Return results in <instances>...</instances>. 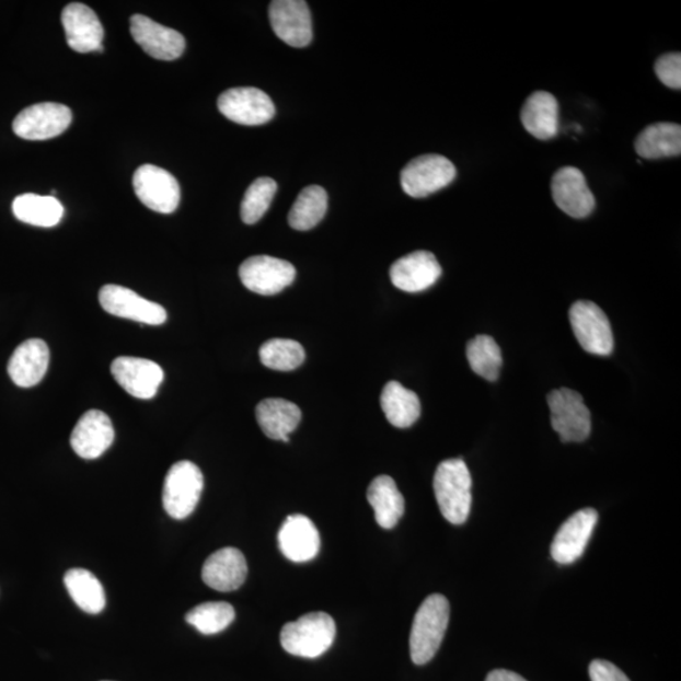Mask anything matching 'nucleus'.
Wrapping results in <instances>:
<instances>
[{"instance_id": "nucleus-18", "label": "nucleus", "mask_w": 681, "mask_h": 681, "mask_svg": "<svg viewBox=\"0 0 681 681\" xmlns=\"http://www.w3.org/2000/svg\"><path fill=\"white\" fill-rule=\"evenodd\" d=\"M597 521L598 512L595 509H584L573 513L555 534L551 550L553 559L558 564H572L578 561L586 551Z\"/></svg>"}, {"instance_id": "nucleus-37", "label": "nucleus", "mask_w": 681, "mask_h": 681, "mask_svg": "<svg viewBox=\"0 0 681 681\" xmlns=\"http://www.w3.org/2000/svg\"><path fill=\"white\" fill-rule=\"evenodd\" d=\"M589 678L592 681H631L616 666L605 660L591 662Z\"/></svg>"}, {"instance_id": "nucleus-17", "label": "nucleus", "mask_w": 681, "mask_h": 681, "mask_svg": "<svg viewBox=\"0 0 681 681\" xmlns=\"http://www.w3.org/2000/svg\"><path fill=\"white\" fill-rule=\"evenodd\" d=\"M112 373L118 383L131 396L152 399L162 384L164 372L160 365L139 357L122 356L112 363Z\"/></svg>"}, {"instance_id": "nucleus-13", "label": "nucleus", "mask_w": 681, "mask_h": 681, "mask_svg": "<svg viewBox=\"0 0 681 681\" xmlns=\"http://www.w3.org/2000/svg\"><path fill=\"white\" fill-rule=\"evenodd\" d=\"M269 20L274 33L288 46L302 48L311 44V12L303 0H274L269 5Z\"/></svg>"}, {"instance_id": "nucleus-21", "label": "nucleus", "mask_w": 681, "mask_h": 681, "mask_svg": "<svg viewBox=\"0 0 681 681\" xmlns=\"http://www.w3.org/2000/svg\"><path fill=\"white\" fill-rule=\"evenodd\" d=\"M278 540L281 553L295 563L312 561L321 547L319 530L304 515H290L279 530Z\"/></svg>"}, {"instance_id": "nucleus-33", "label": "nucleus", "mask_w": 681, "mask_h": 681, "mask_svg": "<svg viewBox=\"0 0 681 681\" xmlns=\"http://www.w3.org/2000/svg\"><path fill=\"white\" fill-rule=\"evenodd\" d=\"M235 620V610L228 602H206L186 614V621L204 635H215Z\"/></svg>"}, {"instance_id": "nucleus-5", "label": "nucleus", "mask_w": 681, "mask_h": 681, "mask_svg": "<svg viewBox=\"0 0 681 681\" xmlns=\"http://www.w3.org/2000/svg\"><path fill=\"white\" fill-rule=\"evenodd\" d=\"M552 427L562 442H584L591 435L592 420L582 395L568 388L553 390L547 395Z\"/></svg>"}, {"instance_id": "nucleus-11", "label": "nucleus", "mask_w": 681, "mask_h": 681, "mask_svg": "<svg viewBox=\"0 0 681 681\" xmlns=\"http://www.w3.org/2000/svg\"><path fill=\"white\" fill-rule=\"evenodd\" d=\"M72 122L68 106L41 103L26 107L13 122L15 136L26 140H46L62 135Z\"/></svg>"}, {"instance_id": "nucleus-36", "label": "nucleus", "mask_w": 681, "mask_h": 681, "mask_svg": "<svg viewBox=\"0 0 681 681\" xmlns=\"http://www.w3.org/2000/svg\"><path fill=\"white\" fill-rule=\"evenodd\" d=\"M656 77L663 85L680 90L681 88V55L672 53L662 55L655 62Z\"/></svg>"}, {"instance_id": "nucleus-34", "label": "nucleus", "mask_w": 681, "mask_h": 681, "mask_svg": "<svg viewBox=\"0 0 681 681\" xmlns=\"http://www.w3.org/2000/svg\"><path fill=\"white\" fill-rule=\"evenodd\" d=\"M264 367L277 371H292L301 367L305 359L304 348L297 340L273 338L259 350Z\"/></svg>"}, {"instance_id": "nucleus-29", "label": "nucleus", "mask_w": 681, "mask_h": 681, "mask_svg": "<svg viewBox=\"0 0 681 681\" xmlns=\"http://www.w3.org/2000/svg\"><path fill=\"white\" fill-rule=\"evenodd\" d=\"M12 210L20 221L39 228L56 227L64 216V206L56 197L36 194L15 197Z\"/></svg>"}, {"instance_id": "nucleus-28", "label": "nucleus", "mask_w": 681, "mask_h": 681, "mask_svg": "<svg viewBox=\"0 0 681 681\" xmlns=\"http://www.w3.org/2000/svg\"><path fill=\"white\" fill-rule=\"evenodd\" d=\"M635 149L646 160L676 157L681 153V128L674 123H656L639 132Z\"/></svg>"}, {"instance_id": "nucleus-26", "label": "nucleus", "mask_w": 681, "mask_h": 681, "mask_svg": "<svg viewBox=\"0 0 681 681\" xmlns=\"http://www.w3.org/2000/svg\"><path fill=\"white\" fill-rule=\"evenodd\" d=\"M368 500L379 527L393 529L403 518L405 510L404 497L399 492L395 481L389 476H379L368 488Z\"/></svg>"}, {"instance_id": "nucleus-6", "label": "nucleus", "mask_w": 681, "mask_h": 681, "mask_svg": "<svg viewBox=\"0 0 681 681\" xmlns=\"http://www.w3.org/2000/svg\"><path fill=\"white\" fill-rule=\"evenodd\" d=\"M454 164L439 154L414 158L401 174V184L406 195L414 198L427 197L452 184L455 178Z\"/></svg>"}, {"instance_id": "nucleus-8", "label": "nucleus", "mask_w": 681, "mask_h": 681, "mask_svg": "<svg viewBox=\"0 0 681 681\" xmlns=\"http://www.w3.org/2000/svg\"><path fill=\"white\" fill-rule=\"evenodd\" d=\"M135 193L148 209L160 213L177 210L181 199L178 181L169 171L153 164H143L132 177Z\"/></svg>"}, {"instance_id": "nucleus-16", "label": "nucleus", "mask_w": 681, "mask_h": 681, "mask_svg": "<svg viewBox=\"0 0 681 681\" xmlns=\"http://www.w3.org/2000/svg\"><path fill=\"white\" fill-rule=\"evenodd\" d=\"M552 194L556 206L572 218L584 219L595 210L596 199L585 174L570 165L555 172Z\"/></svg>"}, {"instance_id": "nucleus-2", "label": "nucleus", "mask_w": 681, "mask_h": 681, "mask_svg": "<svg viewBox=\"0 0 681 681\" xmlns=\"http://www.w3.org/2000/svg\"><path fill=\"white\" fill-rule=\"evenodd\" d=\"M450 602L442 595H430L415 614L411 633L414 663L425 666L435 658L450 622Z\"/></svg>"}, {"instance_id": "nucleus-4", "label": "nucleus", "mask_w": 681, "mask_h": 681, "mask_svg": "<svg viewBox=\"0 0 681 681\" xmlns=\"http://www.w3.org/2000/svg\"><path fill=\"white\" fill-rule=\"evenodd\" d=\"M204 489V475L195 463H174L164 480L163 508L171 518L184 520L197 508Z\"/></svg>"}, {"instance_id": "nucleus-3", "label": "nucleus", "mask_w": 681, "mask_h": 681, "mask_svg": "<svg viewBox=\"0 0 681 681\" xmlns=\"http://www.w3.org/2000/svg\"><path fill=\"white\" fill-rule=\"evenodd\" d=\"M335 637V620L325 612H312L285 625L280 644L290 655L315 659L330 649Z\"/></svg>"}, {"instance_id": "nucleus-7", "label": "nucleus", "mask_w": 681, "mask_h": 681, "mask_svg": "<svg viewBox=\"0 0 681 681\" xmlns=\"http://www.w3.org/2000/svg\"><path fill=\"white\" fill-rule=\"evenodd\" d=\"M569 321L573 334L584 350L609 356L613 351V334L608 315L593 302L578 301L570 307Z\"/></svg>"}, {"instance_id": "nucleus-14", "label": "nucleus", "mask_w": 681, "mask_h": 681, "mask_svg": "<svg viewBox=\"0 0 681 681\" xmlns=\"http://www.w3.org/2000/svg\"><path fill=\"white\" fill-rule=\"evenodd\" d=\"M130 33L145 53L157 60H176L185 53L186 41L180 32L164 27L146 15L131 16Z\"/></svg>"}, {"instance_id": "nucleus-27", "label": "nucleus", "mask_w": 681, "mask_h": 681, "mask_svg": "<svg viewBox=\"0 0 681 681\" xmlns=\"http://www.w3.org/2000/svg\"><path fill=\"white\" fill-rule=\"evenodd\" d=\"M380 404L390 425L396 428H409L420 417L418 395L397 381H390L385 385Z\"/></svg>"}, {"instance_id": "nucleus-25", "label": "nucleus", "mask_w": 681, "mask_h": 681, "mask_svg": "<svg viewBox=\"0 0 681 681\" xmlns=\"http://www.w3.org/2000/svg\"><path fill=\"white\" fill-rule=\"evenodd\" d=\"M301 419V409L286 399H264L256 406L257 425L265 436L274 440H284L288 443V436L298 427Z\"/></svg>"}, {"instance_id": "nucleus-23", "label": "nucleus", "mask_w": 681, "mask_h": 681, "mask_svg": "<svg viewBox=\"0 0 681 681\" xmlns=\"http://www.w3.org/2000/svg\"><path fill=\"white\" fill-rule=\"evenodd\" d=\"M49 350L44 339L31 338L15 348L8 373L16 386L32 388L41 383L46 376Z\"/></svg>"}, {"instance_id": "nucleus-10", "label": "nucleus", "mask_w": 681, "mask_h": 681, "mask_svg": "<svg viewBox=\"0 0 681 681\" xmlns=\"http://www.w3.org/2000/svg\"><path fill=\"white\" fill-rule=\"evenodd\" d=\"M220 113L242 126H263L276 115L270 96L256 88H234L222 93L218 100Z\"/></svg>"}, {"instance_id": "nucleus-38", "label": "nucleus", "mask_w": 681, "mask_h": 681, "mask_svg": "<svg viewBox=\"0 0 681 681\" xmlns=\"http://www.w3.org/2000/svg\"><path fill=\"white\" fill-rule=\"evenodd\" d=\"M486 681H528L524 678L509 670L498 669L489 672Z\"/></svg>"}, {"instance_id": "nucleus-9", "label": "nucleus", "mask_w": 681, "mask_h": 681, "mask_svg": "<svg viewBox=\"0 0 681 681\" xmlns=\"http://www.w3.org/2000/svg\"><path fill=\"white\" fill-rule=\"evenodd\" d=\"M296 274L293 264L268 255L247 257L239 268L243 285L262 296L280 293L293 284Z\"/></svg>"}, {"instance_id": "nucleus-20", "label": "nucleus", "mask_w": 681, "mask_h": 681, "mask_svg": "<svg viewBox=\"0 0 681 681\" xmlns=\"http://www.w3.org/2000/svg\"><path fill=\"white\" fill-rule=\"evenodd\" d=\"M115 431L109 417L100 411H89L78 422L71 435L74 453L84 460H96L113 445Z\"/></svg>"}, {"instance_id": "nucleus-22", "label": "nucleus", "mask_w": 681, "mask_h": 681, "mask_svg": "<svg viewBox=\"0 0 681 681\" xmlns=\"http://www.w3.org/2000/svg\"><path fill=\"white\" fill-rule=\"evenodd\" d=\"M247 564L236 547H222L207 558L203 568L204 582L215 591H236L245 582Z\"/></svg>"}, {"instance_id": "nucleus-15", "label": "nucleus", "mask_w": 681, "mask_h": 681, "mask_svg": "<svg viewBox=\"0 0 681 681\" xmlns=\"http://www.w3.org/2000/svg\"><path fill=\"white\" fill-rule=\"evenodd\" d=\"M69 46L79 54L103 53L104 28L96 13L82 3H70L61 15Z\"/></svg>"}, {"instance_id": "nucleus-1", "label": "nucleus", "mask_w": 681, "mask_h": 681, "mask_svg": "<svg viewBox=\"0 0 681 681\" xmlns=\"http://www.w3.org/2000/svg\"><path fill=\"white\" fill-rule=\"evenodd\" d=\"M434 488L445 519L454 526L464 524L472 505V478L468 464L460 459L439 463Z\"/></svg>"}, {"instance_id": "nucleus-12", "label": "nucleus", "mask_w": 681, "mask_h": 681, "mask_svg": "<svg viewBox=\"0 0 681 681\" xmlns=\"http://www.w3.org/2000/svg\"><path fill=\"white\" fill-rule=\"evenodd\" d=\"M99 301L105 312L116 315V318L151 326H160L168 321V312L161 304L148 301V299L126 287L104 286L100 289Z\"/></svg>"}, {"instance_id": "nucleus-24", "label": "nucleus", "mask_w": 681, "mask_h": 681, "mask_svg": "<svg viewBox=\"0 0 681 681\" xmlns=\"http://www.w3.org/2000/svg\"><path fill=\"white\" fill-rule=\"evenodd\" d=\"M522 126L531 136L547 140L556 137L559 130V104L546 91L531 94L521 109Z\"/></svg>"}, {"instance_id": "nucleus-31", "label": "nucleus", "mask_w": 681, "mask_h": 681, "mask_svg": "<svg viewBox=\"0 0 681 681\" xmlns=\"http://www.w3.org/2000/svg\"><path fill=\"white\" fill-rule=\"evenodd\" d=\"M328 206V196L320 186L305 187L298 195L296 203L288 215L289 226L298 231H309L325 218Z\"/></svg>"}, {"instance_id": "nucleus-19", "label": "nucleus", "mask_w": 681, "mask_h": 681, "mask_svg": "<svg viewBox=\"0 0 681 681\" xmlns=\"http://www.w3.org/2000/svg\"><path fill=\"white\" fill-rule=\"evenodd\" d=\"M442 276L435 254L419 251L397 259L390 268L393 285L404 292L419 293L437 284Z\"/></svg>"}, {"instance_id": "nucleus-35", "label": "nucleus", "mask_w": 681, "mask_h": 681, "mask_svg": "<svg viewBox=\"0 0 681 681\" xmlns=\"http://www.w3.org/2000/svg\"><path fill=\"white\" fill-rule=\"evenodd\" d=\"M277 191V182L269 177L257 178L249 186L242 203V210H240L247 226H254L269 210Z\"/></svg>"}, {"instance_id": "nucleus-32", "label": "nucleus", "mask_w": 681, "mask_h": 681, "mask_svg": "<svg viewBox=\"0 0 681 681\" xmlns=\"http://www.w3.org/2000/svg\"><path fill=\"white\" fill-rule=\"evenodd\" d=\"M468 359L473 372L488 381H496L503 368L501 348L493 337L481 335L468 345Z\"/></svg>"}, {"instance_id": "nucleus-30", "label": "nucleus", "mask_w": 681, "mask_h": 681, "mask_svg": "<svg viewBox=\"0 0 681 681\" xmlns=\"http://www.w3.org/2000/svg\"><path fill=\"white\" fill-rule=\"evenodd\" d=\"M64 582L74 603L90 614H97L105 609L104 587L93 573L73 568L66 572Z\"/></svg>"}]
</instances>
